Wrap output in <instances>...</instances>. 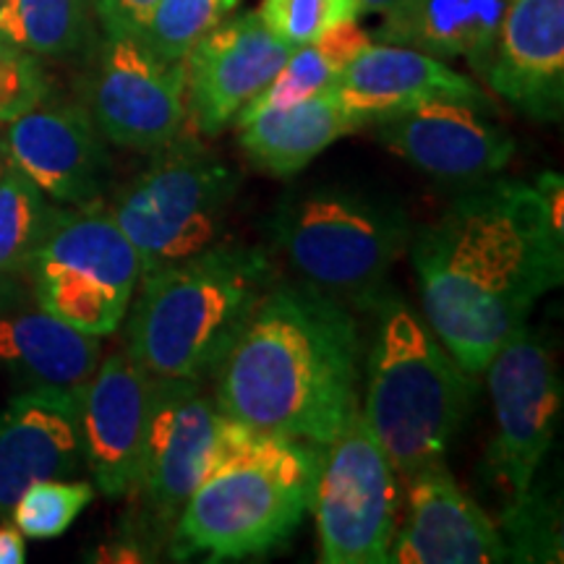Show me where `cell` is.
I'll return each mask as SVG.
<instances>
[{
  "instance_id": "6da1fadb",
  "label": "cell",
  "mask_w": 564,
  "mask_h": 564,
  "mask_svg": "<svg viewBox=\"0 0 564 564\" xmlns=\"http://www.w3.org/2000/svg\"><path fill=\"white\" fill-rule=\"evenodd\" d=\"M429 329L465 371L481 377L507 337L564 278V223L535 186L468 183L411 238Z\"/></svg>"
},
{
  "instance_id": "7a4b0ae2",
  "label": "cell",
  "mask_w": 564,
  "mask_h": 564,
  "mask_svg": "<svg viewBox=\"0 0 564 564\" xmlns=\"http://www.w3.org/2000/svg\"><path fill=\"white\" fill-rule=\"evenodd\" d=\"M364 337L348 306L274 278L215 379L228 419L327 447L361 415Z\"/></svg>"
},
{
  "instance_id": "3957f363",
  "label": "cell",
  "mask_w": 564,
  "mask_h": 564,
  "mask_svg": "<svg viewBox=\"0 0 564 564\" xmlns=\"http://www.w3.org/2000/svg\"><path fill=\"white\" fill-rule=\"evenodd\" d=\"M324 449L225 415L212 474L183 507L165 552L175 562H241L288 544L312 512Z\"/></svg>"
},
{
  "instance_id": "277c9868",
  "label": "cell",
  "mask_w": 564,
  "mask_h": 564,
  "mask_svg": "<svg viewBox=\"0 0 564 564\" xmlns=\"http://www.w3.org/2000/svg\"><path fill=\"white\" fill-rule=\"evenodd\" d=\"M126 314V350L158 379L207 382L274 282L262 249L215 243L144 274Z\"/></svg>"
},
{
  "instance_id": "5b68a950",
  "label": "cell",
  "mask_w": 564,
  "mask_h": 564,
  "mask_svg": "<svg viewBox=\"0 0 564 564\" xmlns=\"http://www.w3.org/2000/svg\"><path fill=\"white\" fill-rule=\"evenodd\" d=\"M377 333L366 356L364 421L394 474L413 478L442 463L476 398V377L419 319L398 293L373 303Z\"/></svg>"
},
{
  "instance_id": "8992f818",
  "label": "cell",
  "mask_w": 564,
  "mask_h": 564,
  "mask_svg": "<svg viewBox=\"0 0 564 564\" xmlns=\"http://www.w3.org/2000/svg\"><path fill=\"white\" fill-rule=\"evenodd\" d=\"M270 238L295 280L352 312L373 308L387 291V274L411 243L413 225L398 202L329 183L282 196Z\"/></svg>"
},
{
  "instance_id": "52a82bcc",
  "label": "cell",
  "mask_w": 564,
  "mask_h": 564,
  "mask_svg": "<svg viewBox=\"0 0 564 564\" xmlns=\"http://www.w3.org/2000/svg\"><path fill=\"white\" fill-rule=\"evenodd\" d=\"M241 175L196 137L178 133L112 199L110 215L137 249L141 278L220 243Z\"/></svg>"
},
{
  "instance_id": "ba28073f",
  "label": "cell",
  "mask_w": 564,
  "mask_h": 564,
  "mask_svg": "<svg viewBox=\"0 0 564 564\" xmlns=\"http://www.w3.org/2000/svg\"><path fill=\"white\" fill-rule=\"evenodd\" d=\"M26 267L42 312L95 337L121 327L141 280L137 249L100 199L55 212Z\"/></svg>"
},
{
  "instance_id": "9c48e42d",
  "label": "cell",
  "mask_w": 564,
  "mask_h": 564,
  "mask_svg": "<svg viewBox=\"0 0 564 564\" xmlns=\"http://www.w3.org/2000/svg\"><path fill=\"white\" fill-rule=\"evenodd\" d=\"M192 379L152 377L150 426L139 474L126 497L133 499L126 533L129 560L167 549L171 533L192 494L215 465L225 413Z\"/></svg>"
},
{
  "instance_id": "30bf717a",
  "label": "cell",
  "mask_w": 564,
  "mask_h": 564,
  "mask_svg": "<svg viewBox=\"0 0 564 564\" xmlns=\"http://www.w3.org/2000/svg\"><path fill=\"white\" fill-rule=\"evenodd\" d=\"M312 512L324 564H387L398 533V474L364 415L324 449Z\"/></svg>"
},
{
  "instance_id": "8fae6325",
  "label": "cell",
  "mask_w": 564,
  "mask_h": 564,
  "mask_svg": "<svg viewBox=\"0 0 564 564\" xmlns=\"http://www.w3.org/2000/svg\"><path fill=\"white\" fill-rule=\"evenodd\" d=\"M84 108L110 144L158 152L183 133L186 66L165 61L133 34L102 32L91 47Z\"/></svg>"
},
{
  "instance_id": "7c38bea8",
  "label": "cell",
  "mask_w": 564,
  "mask_h": 564,
  "mask_svg": "<svg viewBox=\"0 0 564 564\" xmlns=\"http://www.w3.org/2000/svg\"><path fill=\"white\" fill-rule=\"evenodd\" d=\"M494 403L489 474L523 494L552 449L562 413V377L549 345L528 324L507 337L486 366Z\"/></svg>"
},
{
  "instance_id": "4fadbf2b",
  "label": "cell",
  "mask_w": 564,
  "mask_h": 564,
  "mask_svg": "<svg viewBox=\"0 0 564 564\" xmlns=\"http://www.w3.org/2000/svg\"><path fill=\"white\" fill-rule=\"evenodd\" d=\"M293 47L267 30L259 13L225 19L183 58L186 121L194 133L217 137L270 84Z\"/></svg>"
},
{
  "instance_id": "5bb4252c",
  "label": "cell",
  "mask_w": 564,
  "mask_h": 564,
  "mask_svg": "<svg viewBox=\"0 0 564 564\" xmlns=\"http://www.w3.org/2000/svg\"><path fill=\"white\" fill-rule=\"evenodd\" d=\"M377 139L442 183H468L502 173L514 154V139L491 118V105L429 100L377 123Z\"/></svg>"
},
{
  "instance_id": "9a60e30c",
  "label": "cell",
  "mask_w": 564,
  "mask_h": 564,
  "mask_svg": "<svg viewBox=\"0 0 564 564\" xmlns=\"http://www.w3.org/2000/svg\"><path fill=\"white\" fill-rule=\"evenodd\" d=\"M6 162L63 207L97 202L110 175L105 139L84 105L40 102L9 123Z\"/></svg>"
},
{
  "instance_id": "2e32d148",
  "label": "cell",
  "mask_w": 564,
  "mask_h": 564,
  "mask_svg": "<svg viewBox=\"0 0 564 564\" xmlns=\"http://www.w3.org/2000/svg\"><path fill=\"white\" fill-rule=\"evenodd\" d=\"M152 405V373L129 356L112 350L100 358L79 398L84 465L97 491L118 499L137 481Z\"/></svg>"
},
{
  "instance_id": "e0dca14e",
  "label": "cell",
  "mask_w": 564,
  "mask_h": 564,
  "mask_svg": "<svg viewBox=\"0 0 564 564\" xmlns=\"http://www.w3.org/2000/svg\"><path fill=\"white\" fill-rule=\"evenodd\" d=\"M408 484V523L394 533L387 564L510 562L499 528L465 497L444 460L423 468Z\"/></svg>"
},
{
  "instance_id": "ac0fdd59",
  "label": "cell",
  "mask_w": 564,
  "mask_h": 564,
  "mask_svg": "<svg viewBox=\"0 0 564 564\" xmlns=\"http://www.w3.org/2000/svg\"><path fill=\"white\" fill-rule=\"evenodd\" d=\"M486 84L533 121L564 110V0H510Z\"/></svg>"
},
{
  "instance_id": "d6986e66",
  "label": "cell",
  "mask_w": 564,
  "mask_h": 564,
  "mask_svg": "<svg viewBox=\"0 0 564 564\" xmlns=\"http://www.w3.org/2000/svg\"><path fill=\"white\" fill-rule=\"evenodd\" d=\"M84 468L79 394L24 390L0 413V520L32 484Z\"/></svg>"
},
{
  "instance_id": "ffe728a7",
  "label": "cell",
  "mask_w": 564,
  "mask_h": 564,
  "mask_svg": "<svg viewBox=\"0 0 564 564\" xmlns=\"http://www.w3.org/2000/svg\"><path fill=\"white\" fill-rule=\"evenodd\" d=\"M333 95L358 129L390 121L440 97L491 105L468 76L457 74L442 58L390 42L358 53L340 74Z\"/></svg>"
},
{
  "instance_id": "44dd1931",
  "label": "cell",
  "mask_w": 564,
  "mask_h": 564,
  "mask_svg": "<svg viewBox=\"0 0 564 564\" xmlns=\"http://www.w3.org/2000/svg\"><path fill=\"white\" fill-rule=\"evenodd\" d=\"M510 0H398L377 37L434 58H463L481 79Z\"/></svg>"
},
{
  "instance_id": "7402d4cb",
  "label": "cell",
  "mask_w": 564,
  "mask_h": 564,
  "mask_svg": "<svg viewBox=\"0 0 564 564\" xmlns=\"http://www.w3.org/2000/svg\"><path fill=\"white\" fill-rule=\"evenodd\" d=\"M102 358V337L79 333L47 312L0 316V371L30 390L79 394Z\"/></svg>"
},
{
  "instance_id": "603a6c76",
  "label": "cell",
  "mask_w": 564,
  "mask_h": 564,
  "mask_svg": "<svg viewBox=\"0 0 564 564\" xmlns=\"http://www.w3.org/2000/svg\"><path fill=\"white\" fill-rule=\"evenodd\" d=\"M358 131L333 91L282 110H264L236 121L238 147L257 171L291 178L337 139Z\"/></svg>"
},
{
  "instance_id": "cb8c5ba5",
  "label": "cell",
  "mask_w": 564,
  "mask_h": 564,
  "mask_svg": "<svg viewBox=\"0 0 564 564\" xmlns=\"http://www.w3.org/2000/svg\"><path fill=\"white\" fill-rule=\"evenodd\" d=\"M369 45L371 37L358 26V21H348V24L337 26L324 37L308 42V45L293 47L285 66L238 112L236 121H246V118L264 110L291 108V105L312 100V97L324 95V91H333L348 63Z\"/></svg>"
},
{
  "instance_id": "d4e9b609",
  "label": "cell",
  "mask_w": 564,
  "mask_h": 564,
  "mask_svg": "<svg viewBox=\"0 0 564 564\" xmlns=\"http://www.w3.org/2000/svg\"><path fill=\"white\" fill-rule=\"evenodd\" d=\"M97 0H3L0 37L37 58H74L97 42Z\"/></svg>"
},
{
  "instance_id": "484cf974",
  "label": "cell",
  "mask_w": 564,
  "mask_h": 564,
  "mask_svg": "<svg viewBox=\"0 0 564 564\" xmlns=\"http://www.w3.org/2000/svg\"><path fill=\"white\" fill-rule=\"evenodd\" d=\"M58 207L17 167L0 173V274L30 264Z\"/></svg>"
},
{
  "instance_id": "4316f807",
  "label": "cell",
  "mask_w": 564,
  "mask_h": 564,
  "mask_svg": "<svg viewBox=\"0 0 564 564\" xmlns=\"http://www.w3.org/2000/svg\"><path fill=\"white\" fill-rule=\"evenodd\" d=\"M554 499L528 486L514 494L512 505L499 520L510 562H560L562 560V525Z\"/></svg>"
},
{
  "instance_id": "83f0119b",
  "label": "cell",
  "mask_w": 564,
  "mask_h": 564,
  "mask_svg": "<svg viewBox=\"0 0 564 564\" xmlns=\"http://www.w3.org/2000/svg\"><path fill=\"white\" fill-rule=\"evenodd\" d=\"M238 6L241 0H160L141 40L165 61H183Z\"/></svg>"
},
{
  "instance_id": "f1b7e54d",
  "label": "cell",
  "mask_w": 564,
  "mask_h": 564,
  "mask_svg": "<svg viewBox=\"0 0 564 564\" xmlns=\"http://www.w3.org/2000/svg\"><path fill=\"white\" fill-rule=\"evenodd\" d=\"M91 499H95V486L87 481H66V478L37 481L13 505V525L26 539H58L76 523Z\"/></svg>"
},
{
  "instance_id": "f546056e",
  "label": "cell",
  "mask_w": 564,
  "mask_h": 564,
  "mask_svg": "<svg viewBox=\"0 0 564 564\" xmlns=\"http://www.w3.org/2000/svg\"><path fill=\"white\" fill-rule=\"evenodd\" d=\"M259 19L291 47L308 45L337 26L358 21L361 0H262Z\"/></svg>"
},
{
  "instance_id": "4dcf8cb0",
  "label": "cell",
  "mask_w": 564,
  "mask_h": 564,
  "mask_svg": "<svg viewBox=\"0 0 564 564\" xmlns=\"http://www.w3.org/2000/svg\"><path fill=\"white\" fill-rule=\"evenodd\" d=\"M51 82L37 55L9 45L0 53V126H9L19 116L47 100Z\"/></svg>"
},
{
  "instance_id": "1f68e13d",
  "label": "cell",
  "mask_w": 564,
  "mask_h": 564,
  "mask_svg": "<svg viewBox=\"0 0 564 564\" xmlns=\"http://www.w3.org/2000/svg\"><path fill=\"white\" fill-rule=\"evenodd\" d=\"M160 0H97V21L102 32L141 37Z\"/></svg>"
},
{
  "instance_id": "d6a6232c",
  "label": "cell",
  "mask_w": 564,
  "mask_h": 564,
  "mask_svg": "<svg viewBox=\"0 0 564 564\" xmlns=\"http://www.w3.org/2000/svg\"><path fill=\"white\" fill-rule=\"evenodd\" d=\"M26 562V546L24 533L17 525L3 523L0 520V564H24Z\"/></svg>"
},
{
  "instance_id": "836d02e7",
  "label": "cell",
  "mask_w": 564,
  "mask_h": 564,
  "mask_svg": "<svg viewBox=\"0 0 564 564\" xmlns=\"http://www.w3.org/2000/svg\"><path fill=\"white\" fill-rule=\"evenodd\" d=\"M398 0H361L364 13H387Z\"/></svg>"
},
{
  "instance_id": "e575fe53",
  "label": "cell",
  "mask_w": 564,
  "mask_h": 564,
  "mask_svg": "<svg viewBox=\"0 0 564 564\" xmlns=\"http://www.w3.org/2000/svg\"><path fill=\"white\" fill-rule=\"evenodd\" d=\"M11 45V42L9 40H6V37H0V53H3L6 51V47H9Z\"/></svg>"
},
{
  "instance_id": "d590c367",
  "label": "cell",
  "mask_w": 564,
  "mask_h": 564,
  "mask_svg": "<svg viewBox=\"0 0 564 564\" xmlns=\"http://www.w3.org/2000/svg\"><path fill=\"white\" fill-rule=\"evenodd\" d=\"M6 165H9V162H6L3 158H0V173H3V171H6Z\"/></svg>"
},
{
  "instance_id": "8d00e7d4",
  "label": "cell",
  "mask_w": 564,
  "mask_h": 564,
  "mask_svg": "<svg viewBox=\"0 0 564 564\" xmlns=\"http://www.w3.org/2000/svg\"><path fill=\"white\" fill-rule=\"evenodd\" d=\"M0 3H3V0H0Z\"/></svg>"
}]
</instances>
